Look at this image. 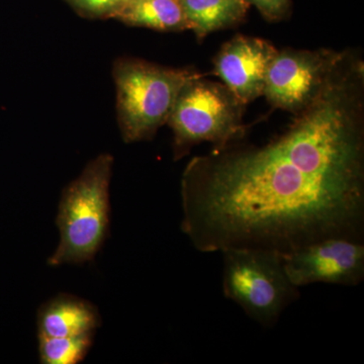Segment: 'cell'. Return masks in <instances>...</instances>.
Wrapping results in <instances>:
<instances>
[{"label": "cell", "mask_w": 364, "mask_h": 364, "mask_svg": "<svg viewBox=\"0 0 364 364\" xmlns=\"http://www.w3.org/2000/svg\"><path fill=\"white\" fill-rule=\"evenodd\" d=\"M181 198V231L203 253L364 241L363 60L346 51L320 97L269 142L193 158Z\"/></svg>", "instance_id": "1"}, {"label": "cell", "mask_w": 364, "mask_h": 364, "mask_svg": "<svg viewBox=\"0 0 364 364\" xmlns=\"http://www.w3.org/2000/svg\"><path fill=\"white\" fill-rule=\"evenodd\" d=\"M112 164V155H100L64 189L56 219L60 243L50 267L85 264L100 252L109 234Z\"/></svg>", "instance_id": "2"}, {"label": "cell", "mask_w": 364, "mask_h": 364, "mask_svg": "<svg viewBox=\"0 0 364 364\" xmlns=\"http://www.w3.org/2000/svg\"><path fill=\"white\" fill-rule=\"evenodd\" d=\"M203 76L191 68H169L138 59L114 67L117 119L124 142L150 140L167 124L183 86Z\"/></svg>", "instance_id": "3"}, {"label": "cell", "mask_w": 364, "mask_h": 364, "mask_svg": "<svg viewBox=\"0 0 364 364\" xmlns=\"http://www.w3.org/2000/svg\"><path fill=\"white\" fill-rule=\"evenodd\" d=\"M242 104L229 88L203 76L183 86L167 124L173 132L174 159H181L193 146L210 142L221 149L245 135Z\"/></svg>", "instance_id": "4"}, {"label": "cell", "mask_w": 364, "mask_h": 364, "mask_svg": "<svg viewBox=\"0 0 364 364\" xmlns=\"http://www.w3.org/2000/svg\"><path fill=\"white\" fill-rule=\"evenodd\" d=\"M223 253V291L262 327L270 329L301 296L284 269L282 254L263 249Z\"/></svg>", "instance_id": "5"}, {"label": "cell", "mask_w": 364, "mask_h": 364, "mask_svg": "<svg viewBox=\"0 0 364 364\" xmlns=\"http://www.w3.org/2000/svg\"><path fill=\"white\" fill-rule=\"evenodd\" d=\"M329 49L277 51L268 69L263 95L277 109L296 114L315 102L345 56Z\"/></svg>", "instance_id": "6"}, {"label": "cell", "mask_w": 364, "mask_h": 364, "mask_svg": "<svg viewBox=\"0 0 364 364\" xmlns=\"http://www.w3.org/2000/svg\"><path fill=\"white\" fill-rule=\"evenodd\" d=\"M289 280L298 287L313 284L356 287L364 279V241L331 238L282 255Z\"/></svg>", "instance_id": "7"}, {"label": "cell", "mask_w": 364, "mask_h": 364, "mask_svg": "<svg viewBox=\"0 0 364 364\" xmlns=\"http://www.w3.org/2000/svg\"><path fill=\"white\" fill-rule=\"evenodd\" d=\"M279 50L259 38L238 35L222 46L215 73L244 105L262 97L268 69Z\"/></svg>", "instance_id": "8"}, {"label": "cell", "mask_w": 364, "mask_h": 364, "mask_svg": "<svg viewBox=\"0 0 364 364\" xmlns=\"http://www.w3.org/2000/svg\"><path fill=\"white\" fill-rule=\"evenodd\" d=\"M102 323L100 313L90 301L58 294L43 304L38 311V335L48 337H73L95 334Z\"/></svg>", "instance_id": "9"}, {"label": "cell", "mask_w": 364, "mask_h": 364, "mask_svg": "<svg viewBox=\"0 0 364 364\" xmlns=\"http://www.w3.org/2000/svg\"><path fill=\"white\" fill-rule=\"evenodd\" d=\"M191 30L198 39L215 31L232 28L245 18L246 0H178Z\"/></svg>", "instance_id": "10"}, {"label": "cell", "mask_w": 364, "mask_h": 364, "mask_svg": "<svg viewBox=\"0 0 364 364\" xmlns=\"http://www.w3.org/2000/svg\"><path fill=\"white\" fill-rule=\"evenodd\" d=\"M116 18L164 32L191 28L178 0H126Z\"/></svg>", "instance_id": "11"}, {"label": "cell", "mask_w": 364, "mask_h": 364, "mask_svg": "<svg viewBox=\"0 0 364 364\" xmlns=\"http://www.w3.org/2000/svg\"><path fill=\"white\" fill-rule=\"evenodd\" d=\"M95 334L73 337L39 336L41 363L44 364H77L90 352Z\"/></svg>", "instance_id": "12"}, {"label": "cell", "mask_w": 364, "mask_h": 364, "mask_svg": "<svg viewBox=\"0 0 364 364\" xmlns=\"http://www.w3.org/2000/svg\"><path fill=\"white\" fill-rule=\"evenodd\" d=\"M82 13L92 16L116 18L126 0H67Z\"/></svg>", "instance_id": "13"}, {"label": "cell", "mask_w": 364, "mask_h": 364, "mask_svg": "<svg viewBox=\"0 0 364 364\" xmlns=\"http://www.w3.org/2000/svg\"><path fill=\"white\" fill-rule=\"evenodd\" d=\"M259 11L265 20L279 21L284 20L291 11V0H246Z\"/></svg>", "instance_id": "14"}]
</instances>
